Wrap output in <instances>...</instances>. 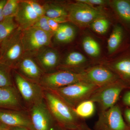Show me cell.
Wrapping results in <instances>:
<instances>
[{
    "label": "cell",
    "instance_id": "obj_6",
    "mask_svg": "<svg viewBox=\"0 0 130 130\" xmlns=\"http://www.w3.org/2000/svg\"><path fill=\"white\" fill-rule=\"evenodd\" d=\"M66 8L69 21L78 26H85L96 19L104 17V13L100 9L83 3L76 1Z\"/></svg>",
    "mask_w": 130,
    "mask_h": 130
},
{
    "label": "cell",
    "instance_id": "obj_25",
    "mask_svg": "<svg viewBox=\"0 0 130 130\" xmlns=\"http://www.w3.org/2000/svg\"><path fill=\"white\" fill-rule=\"evenodd\" d=\"M82 46L85 53L89 56L96 58L100 55L101 53L100 44L93 38L89 36L84 38Z\"/></svg>",
    "mask_w": 130,
    "mask_h": 130
},
{
    "label": "cell",
    "instance_id": "obj_21",
    "mask_svg": "<svg viewBox=\"0 0 130 130\" xmlns=\"http://www.w3.org/2000/svg\"><path fill=\"white\" fill-rule=\"evenodd\" d=\"M75 35L76 30L72 25L62 24L54 34V40L57 43H67L73 41Z\"/></svg>",
    "mask_w": 130,
    "mask_h": 130
},
{
    "label": "cell",
    "instance_id": "obj_27",
    "mask_svg": "<svg viewBox=\"0 0 130 130\" xmlns=\"http://www.w3.org/2000/svg\"><path fill=\"white\" fill-rule=\"evenodd\" d=\"M109 26V22L105 17L96 19L91 23V28L95 32L104 34L106 32Z\"/></svg>",
    "mask_w": 130,
    "mask_h": 130
},
{
    "label": "cell",
    "instance_id": "obj_10",
    "mask_svg": "<svg viewBox=\"0 0 130 130\" xmlns=\"http://www.w3.org/2000/svg\"><path fill=\"white\" fill-rule=\"evenodd\" d=\"M31 121L36 130H50L53 116L42 99L33 104L31 109Z\"/></svg>",
    "mask_w": 130,
    "mask_h": 130
},
{
    "label": "cell",
    "instance_id": "obj_8",
    "mask_svg": "<svg viewBox=\"0 0 130 130\" xmlns=\"http://www.w3.org/2000/svg\"><path fill=\"white\" fill-rule=\"evenodd\" d=\"M94 130H130L125 122L118 104L104 111L100 112Z\"/></svg>",
    "mask_w": 130,
    "mask_h": 130
},
{
    "label": "cell",
    "instance_id": "obj_15",
    "mask_svg": "<svg viewBox=\"0 0 130 130\" xmlns=\"http://www.w3.org/2000/svg\"><path fill=\"white\" fill-rule=\"evenodd\" d=\"M107 67L130 86V46Z\"/></svg>",
    "mask_w": 130,
    "mask_h": 130
},
{
    "label": "cell",
    "instance_id": "obj_14",
    "mask_svg": "<svg viewBox=\"0 0 130 130\" xmlns=\"http://www.w3.org/2000/svg\"><path fill=\"white\" fill-rule=\"evenodd\" d=\"M38 64L45 71H49L58 66L60 58L58 51L49 46L41 49L32 55Z\"/></svg>",
    "mask_w": 130,
    "mask_h": 130
},
{
    "label": "cell",
    "instance_id": "obj_4",
    "mask_svg": "<svg viewBox=\"0 0 130 130\" xmlns=\"http://www.w3.org/2000/svg\"><path fill=\"white\" fill-rule=\"evenodd\" d=\"M130 86L119 79L98 88L89 100L97 103L100 112L104 111L116 105L121 92Z\"/></svg>",
    "mask_w": 130,
    "mask_h": 130
},
{
    "label": "cell",
    "instance_id": "obj_16",
    "mask_svg": "<svg viewBox=\"0 0 130 130\" xmlns=\"http://www.w3.org/2000/svg\"><path fill=\"white\" fill-rule=\"evenodd\" d=\"M0 122L8 126L30 128L31 121L25 115L18 112L0 110Z\"/></svg>",
    "mask_w": 130,
    "mask_h": 130
},
{
    "label": "cell",
    "instance_id": "obj_26",
    "mask_svg": "<svg viewBox=\"0 0 130 130\" xmlns=\"http://www.w3.org/2000/svg\"><path fill=\"white\" fill-rule=\"evenodd\" d=\"M20 0H7L3 9L4 18L14 17L18 9Z\"/></svg>",
    "mask_w": 130,
    "mask_h": 130
},
{
    "label": "cell",
    "instance_id": "obj_29",
    "mask_svg": "<svg viewBox=\"0 0 130 130\" xmlns=\"http://www.w3.org/2000/svg\"><path fill=\"white\" fill-rule=\"evenodd\" d=\"M48 18L45 16L40 17L32 26L39 28L45 32L54 35L53 32L51 30L48 23Z\"/></svg>",
    "mask_w": 130,
    "mask_h": 130
},
{
    "label": "cell",
    "instance_id": "obj_2",
    "mask_svg": "<svg viewBox=\"0 0 130 130\" xmlns=\"http://www.w3.org/2000/svg\"><path fill=\"white\" fill-rule=\"evenodd\" d=\"M99 87L85 81L50 90L73 108L84 101L88 100Z\"/></svg>",
    "mask_w": 130,
    "mask_h": 130
},
{
    "label": "cell",
    "instance_id": "obj_5",
    "mask_svg": "<svg viewBox=\"0 0 130 130\" xmlns=\"http://www.w3.org/2000/svg\"><path fill=\"white\" fill-rule=\"evenodd\" d=\"M53 36L34 26L22 30L21 40L25 53L32 55L41 49L49 46Z\"/></svg>",
    "mask_w": 130,
    "mask_h": 130
},
{
    "label": "cell",
    "instance_id": "obj_13",
    "mask_svg": "<svg viewBox=\"0 0 130 130\" xmlns=\"http://www.w3.org/2000/svg\"><path fill=\"white\" fill-rule=\"evenodd\" d=\"M19 73L31 81H40L43 75V71L32 55L24 54L16 66Z\"/></svg>",
    "mask_w": 130,
    "mask_h": 130
},
{
    "label": "cell",
    "instance_id": "obj_22",
    "mask_svg": "<svg viewBox=\"0 0 130 130\" xmlns=\"http://www.w3.org/2000/svg\"><path fill=\"white\" fill-rule=\"evenodd\" d=\"M45 12V16L49 18L53 19L60 17H68L66 7L53 2H46L42 4Z\"/></svg>",
    "mask_w": 130,
    "mask_h": 130
},
{
    "label": "cell",
    "instance_id": "obj_19",
    "mask_svg": "<svg viewBox=\"0 0 130 130\" xmlns=\"http://www.w3.org/2000/svg\"><path fill=\"white\" fill-rule=\"evenodd\" d=\"M19 105L18 95L12 86L0 88V107L14 108Z\"/></svg>",
    "mask_w": 130,
    "mask_h": 130
},
{
    "label": "cell",
    "instance_id": "obj_3",
    "mask_svg": "<svg viewBox=\"0 0 130 130\" xmlns=\"http://www.w3.org/2000/svg\"><path fill=\"white\" fill-rule=\"evenodd\" d=\"M22 30L19 28L2 42L0 49V63L15 68L25 54L21 40Z\"/></svg>",
    "mask_w": 130,
    "mask_h": 130
},
{
    "label": "cell",
    "instance_id": "obj_35",
    "mask_svg": "<svg viewBox=\"0 0 130 130\" xmlns=\"http://www.w3.org/2000/svg\"><path fill=\"white\" fill-rule=\"evenodd\" d=\"M0 130H10L9 126L0 123Z\"/></svg>",
    "mask_w": 130,
    "mask_h": 130
},
{
    "label": "cell",
    "instance_id": "obj_37",
    "mask_svg": "<svg viewBox=\"0 0 130 130\" xmlns=\"http://www.w3.org/2000/svg\"><path fill=\"white\" fill-rule=\"evenodd\" d=\"M2 41L0 40V49H1V45Z\"/></svg>",
    "mask_w": 130,
    "mask_h": 130
},
{
    "label": "cell",
    "instance_id": "obj_18",
    "mask_svg": "<svg viewBox=\"0 0 130 130\" xmlns=\"http://www.w3.org/2000/svg\"><path fill=\"white\" fill-rule=\"evenodd\" d=\"M126 30L119 24L114 26L108 40L107 48L109 54L115 53L123 46L125 41Z\"/></svg>",
    "mask_w": 130,
    "mask_h": 130
},
{
    "label": "cell",
    "instance_id": "obj_32",
    "mask_svg": "<svg viewBox=\"0 0 130 130\" xmlns=\"http://www.w3.org/2000/svg\"><path fill=\"white\" fill-rule=\"evenodd\" d=\"M7 1V0L0 1V22L3 21L5 19L3 15V9Z\"/></svg>",
    "mask_w": 130,
    "mask_h": 130
},
{
    "label": "cell",
    "instance_id": "obj_7",
    "mask_svg": "<svg viewBox=\"0 0 130 130\" xmlns=\"http://www.w3.org/2000/svg\"><path fill=\"white\" fill-rule=\"evenodd\" d=\"M39 81L42 86L52 90L84 81V79L82 72L61 70L43 74Z\"/></svg>",
    "mask_w": 130,
    "mask_h": 130
},
{
    "label": "cell",
    "instance_id": "obj_17",
    "mask_svg": "<svg viewBox=\"0 0 130 130\" xmlns=\"http://www.w3.org/2000/svg\"><path fill=\"white\" fill-rule=\"evenodd\" d=\"M111 5L121 26L130 32V0H113Z\"/></svg>",
    "mask_w": 130,
    "mask_h": 130
},
{
    "label": "cell",
    "instance_id": "obj_33",
    "mask_svg": "<svg viewBox=\"0 0 130 130\" xmlns=\"http://www.w3.org/2000/svg\"><path fill=\"white\" fill-rule=\"evenodd\" d=\"M72 130H93L91 129L87 125V124L85 121L79 126L77 128L75 129H72Z\"/></svg>",
    "mask_w": 130,
    "mask_h": 130
},
{
    "label": "cell",
    "instance_id": "obj_23",
    "mask_svg": "<svg viewBox=\"0 0 130 130\" xmlns=\"http://www.w3.org/2000/svg\"><path fill=\"white\" fill-rule=\"evenodd\" d=\"M95 110V103L90 100L82 102L74 108V111L77 116L83 120L93 116Z\"/></svg>",
    "mask_w": 130,
    "mask_h": 130
},
{
    "label": "cell",
    "instance_id": "obj_30",
    "mask_svg": "<svg viewBox=\"0 0 130 130\" xmlns=\"http://www.w3.org/2000/svg\"><path fill=\"white\" fill-rule=\"evenodd\" d=\"M76 1L85 3L93 7L94 5H104L106 1L103 0H78Z\"/></svg>",
    "mask_w": 130,
    "mask_h": 130
},
{
    "label": "cell",
    "instance_id": "obj_12",
    "mask_svg": "<svg viewBox=\"0 0 130 130\" xmlns=\"http://www.w3.org/2000/svg\"><path fill=\"white\" fill-rule=\"evenodd\" d=\"M40 17L29 0H20L14 19L19 28L22 30L33 26Z\"/></svg>",
    "mask_w": 130,
    "mask_h": 130
},
{
    "label": "cell",
    "instance_id": "obj_34",
    "mask_svg": "<svg viewBox=\"0 0 130 130\" xmlns=\"http://www.w3.org/2000/svg\"><path fill=\"white\" fill-rule=\"evenodd\" d=\"M124 115L126 120L130 125V108L128 107L125 109Z\"/></svg>",
    "mask_w": 130,
    "mask_h": 130
},
{
    "label": "cell",
    "instance_id": "obj_9",
    "mask_svg": "<svg viewBox=\"0 0 130 130\" xmlns=\"http://www.w3.org/2000/svg\"><path fill=\"white\" fill-rule=\"evenodd\" d=\"M82 73L84 81L99 88L121 79L111 69L103 66H95L89 68Z\"/></svg>",
    "mask_w": 130,
    "mask_h": 130
},
{
    "label": "cell",
    "instance_id": "obj_24",
    "mask_svg": "<svg viewBox=\"0 0 130 130\" xmlns=\"http://www.w3.org/2000/svg\"><path fill=\"white\" fill-rule=\"evenodd\" d=\"M19 28L14 17L5 18L0 22V40H5Z\"/></svg>",
    "mask_w": 130,
    "mask_h": 130
},
{
    "label": "cell",
    "instance_id": "obj_1",
    "mask_svg": "<svg viewBox=\"0 0 130 130\" xmlns=\"http://www.w3.org/2000/svg\"><path fill=\"white\" fill-rule=\"evenodd\" d=\"M45 97L53 117L64 127L75 129L84 121L77 116L74 108L53 92H47Z\"/></svg>",
    "mask_w": 130,
    "mask_h": 130
},
{
    "label": "cell",
    "instance_id": "obj_28",
    "mask_svg": "<svg viewBox=\"0 0 130 130\" xmlns=\"http://www.w3.org/2000/svg\"><path fill=\"white\" fill-rule=\"evenodd\" d=\"M10 68L0 63V88L12 86L9 72Z\"/></svg>",
    "mask_w": 130,
    "mask_h": 130
},
{
    "label": "cell",
    "instance_id": "obj_20",
    "mask_svg": "<svg viewBox=\"0 0 130 130\" xmlns=\"http://www.w3.org/2000/svg\"><path fill=\"white\" fill-rule=\"evenodd\" d=\"M86 61L87 59L83 54L79 52L73 51L66 57L61 67L62 70L71 71L72 70L82 67Z\"/></svg>",
    "mask_w": 130,
    "mask_h": 130
},
{
    "label": "cell",
    "instance_id": "obj_36",
    "mask_svg": "<svg viewBox=\"0 0 130 130\" xmlns=\"http://www.w3.org/2000/svg\"><path fill=\"white\" fill-rule=\"evenodd\" d=\"M14 130H26L21 128H17L14 129Z\"/></svg>",
    "mask_w": 130,
    "mask_h": 130
},
{
    "label": "cell",
    "instance_id": "obj_31",
    "mask_svg": "<svg viewBox=\"0 0 130 130\" xmlns=\"http://www.w3.org/2000/svg\"><path fill=\"white\" fill-rule=\"evenodd\" d=\"M122 102L124 105L130 107V90L127 91L124 94L122 98Z\"/></svg>",
    "mask_w": 130,
    "mask_h": 130
},
{
    "label": "cell",
    "instance_id": "obj_11",
    "mask_svg": "<svg viewBox=\"0 0 130 130\" xmlns=\"http://www.w3.org/2000/svg\"><path fill=\"white\" fill-rule=\"evenodd\" d=\"M14 80L18 89L26 101L34 103L42 99L41 89L37 84L18 72L14 73Z\"/></svg>",
    "mask_w": 130,
    "mask_h": 130
}]
</instances>
